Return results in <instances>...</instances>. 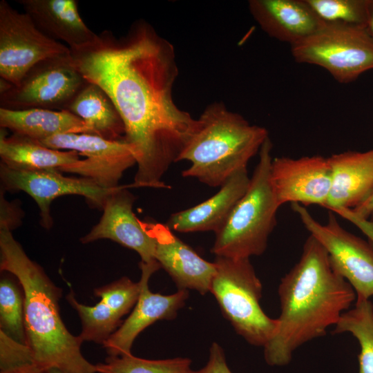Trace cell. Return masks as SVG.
<instances>
[{"mask_svg": "<svg viewBox=\"0 0 373 373\" xmlns=\"http://www.w3.org/2000/svg\"><path fill=\"white\" fill-rule=\"evenodd\" d=\"M70 55L84 79L103 88L120 114L137 165L132 185L169 188L162 178L197 126L173 99L178 75L173 46L138 19L124 36L104 30Z\"/></svg>", "mask_w": 373, "mask_h": 373, "instance_id": "6da1fadb", "label": "cell"}, {"mask_svg": "<svg viewBox=\"0 0 373 373\" xmlns=\"http://www.w3.org/2000/svg\"><path fill=\"white\" fill-rule=\"evenodd\" d=\"M278 293V325L263 347L264 359L272 367L287 365L298 348L325 335L356 299L352 286L333 269L325 249L310 234Z\"/></svg>", "mask_w": 373, "mask_h": 373, "instance_id": "7a4b0ae2", "label": "cell"}, {"mask_svg": "<svg viewBox=\"0 0 373 373\" xmlns=\"http://www.w3.org/2000/svg\"><path fill=\"white\" fill-rule=\"evenodd\" d=\"M0 268L15 276L24 296L26 344L35 364L46 370L97 373L81 352L82 339L66 327L59 314L61 290L41 267L31 260L12 232L0 230Z\"/></svg>", "mask_w": 373, "mask_h": 373, "instance_id": "3957f363", "label": "cell"}, {"mask_svg": "<svg viewBox=\"0 0 373 373\" xmlns=\"http://www.w3.org/2000/svg\"><path fill=\"white\" fill-rule=\"evenodd\" d=\"M268 137L265 128L251 124L222 102H213L197 119L196 128L179 156L178 161L191 163L182 175L220 187L236 172L247 168Z\"/></svg>", "mask_w": 373, "mask_h": 373, "instance_id": "277c9868", "label": "cell"}, {"mask_svg": "<svg viewBox=\"0 0 373 373\" xmlns=\"http://www.w3.org/2000/svg\"><path fill=\"white\" fill-rule=\"evenodd\" d=\"M272 147L268 137L259 151V161L247 191L216 233L211 252L216 256L249 259L266 250L280 207L269 181Z\"/></svg>", "mask_w": 373, "mask_h": 373, "instance_id": "5b68a950", "label": "cell"}, {"mask_svg": "<svg viewBox=\"0 0 373 373\" xmlns=\"http://www.w3.org/2000/svg\"><path fill=\"white\" fill-rule=\"evenodd\" d=\"M210 292L224 316L248 343L264 347L273 336L277 318L269 317L260 300L262 286L249 258L216 256Z\"/></svg>", "mask_w": 373, "mask_h": 373, "instance_id": "8992f818", "label": "cell"}, {"mask_svg": "<svg viewBox=\"0 0 373 373\" xmlns=\"http://www.w3.org/2000/svg\"><path fill=\"white\" fill-rule=\"evenodd\" d=\"M291 52L296 62L321 66L342 84L373 70V39L363 26L324 23Z\"/></svg>", "mask_w": 373, "mask_h": 373, "instance_id": "52a82bcc", "label": "cell"}, {"mask_svg": "<svg viewBox=\"0 0 373 373\" xmlns=\"http://www.w3.org/2000/svg\"><path fill=\"white\" fill-rule=\"evenodd\" d=\"M87 82L70 54L42 60L16 85L0 79V108L64 111Z\"/></svg>", "mask_w": 373, "mask_h": 373, "instance_id": "ba28073f", "label": "cell"}, {"mask_svg": "<svg viewBox=\"0 0 373 373\" xmlns=\"http://www.w3.org/2000/svg\"><path fill=\"white\" fill-rule=\"evenodd\" d=\"M304 227L327 251L333 269L354 289L356 302L373 296V245L344 229L332 212L326 224L298 203L291 204Z\"/></svg>", "mask_w": 373, "mask_h": 373, "instance_id": "9c48e42d", "label": "cell"}, {"mask_svg": "<svg viewBox=\"0 0 373 373\" xmlns=\"http://www.w3.org/2000/svg\"><path fill=\"white\" fill-rule=\"evenodd\" d=\"M70 54L68 47L54 40L6 0L0 1V77L17 84L38 62Z\"/></svg>", "mask_w": 373, "mask_h": 373, "instance_id": "30bf717a", "label": "cell"}, {"mask_svg": "<svg viewBox=\"0 0 373 373\" xmlns=\"http://www.w3.org/2000/svg\"><path fill=\"white\" fill-rule=\"evenodd\" d=\"M39 142L52 149L74 151L85 156L59 171L90 179L106 189L118 187L124 171L136 164L125 139L113 141L89 133H65Z\"/></svg>", "mask_w": 373, "mask_h": 373, "instance_id": "8fae6325", "label": "cell"}, {"mask_svg": "<svg viewBox=\"0 0 373 373\" xmlns=\"http://www.w3.org/2000/svg\"><path fill=\"white\" fill-rule=\"evenodd\" d=\"M59 170L21 171L0 164L1 188L10 192L23 191L32 197L39 209L40 224L49 229L53 225L50 215L52 202L66 195L84 197L90 207L103 209L114 189H106L93 180L69 177Z\"/></svg>", "mask_w": 373, "mask_h": 373, "instance_id": "7c38bea8", "label": "cell"}, {"mask_svg": "<svg viewBox=\"0 0 373 373\" xmlns=\"http://www.w3.org/2000/svg\"><path fill=\"white\" fill-rule=\"evenodd\" d=\"M269 181L277 203L325 207L331 189L332 171L327 157H278L272 160Z\"/></svg>", "mask_w": 373, "mask_h": 373, "instance_id": "4fadbf2b", "label": "cell"}, {"mask_svg": "<svg viewBox=\"0 0 373 373\" xmlns=\"http://www.w3.org/2000/svg\"><path fill=\"white\" fill-rule=\"evenodd\" d=\"M140 267V292L133 309L102 345L109 356L132 354V345L139 334L157 321L173 319L189 296L186 289H178L170 295L151 291L149 287V278L161 266L154 260L149 262L141 261Z\"/></svg>", "mask_w": 373, "mask_h": 373, "instance_id": "5bb4252c", "label": "cell"}, {"mask_svg": "<svg viewBox=\"0 0 373 373\" xmlns=\"http://www.w3.org/2000/svg\"><path fill=\"white\" fill-rule=\"evenodd\" d=\"M141 224L155 243L154 258L172 278L178 289L210 291L216 265L200 257L182 242L166 224L144 222Z\"/></svg>", "mask_w": 373, "mask_h": 373, "instance_id": "9a60e30c", "label": "cell"}, {"mask_svg": "<svg viewBox=\"0 0 373 373\" xmlns=\"http://www.w3.org/2000/svg\"><path fill=\"white\" fill-rule=\"evenodd\" d=\"M128 186H119L108 195L99 221L80 241L87 244L109 239L135 251L141 261L149 262L155 260V243L133 211L136 198Z\"/></svg>", "mask_w": 373, "mask_h": 373, "instance_id": "2e32d148", "label": "cell"}, {"mask_svg": "<svg viewBox=\"0 0 373 373\" xmlns=\"http://www.w3.org/2000/svg\"><path fill=\"white\" fill-rule=\"evenodd\" d=\"M327 158L332 182L325 208L333 212L352 209L373 193V149L347 151Z\"/></svg>", "mask_w": 373, "mask_h": 373, "instance_id": "e0dca14e", "label": "cell"}, {"mask_svg": "<svg viewBox=\"0 0 373 373\" xmlns=\"http://www.w3.org/2000/svg\"><path fill=\"white\" fill-rule=\"evenodd\" d=\"M248 4L252 17L265 33L290 46L324 25L305 0H251Z\"/></svg>", "mask_w": 373, "mask_h": 373, "instance_id": "ac0fdd59", "label": "cell"}, {"mask_svg": "<svg viewBox=\"0 0 373 373\" xmlns=\"http://www.w3.org/2000/svg\"><path fill=\"white\" fill-rule=\"evenodd\" d=\"M249 183L247 168L242 169L233 174L214 195L196 206L173 213L166 224L171 230L181 233H216L247 191Z\"/></svg>", "mask_w": 373, "mask_h": 373, "instance_id": "d6986e66", "label": "cell"}, {"mask_svg": "<svg viewBox=\"0 0 373 373\" xmlns=\"http://www.w3.org/2000/svg\"><path fill=\"white\" fill-rule=\"evenodd\" d=\"M24 12L44 35L75 50L93 42L97 35L83 21L75 0H19Z\"/></svg>", "mask_w": 373, "mask_h": 373, "instance_id": "ffe728a7", "label": "cell"}, {"mask_svg": "<svg viewBox=\"0 0 373 373\" xmlns=\"http://www.w3.org/2000/svg\"><path fill=\"white\" fill-rule=\"evenodd\" d=\"M0 126L12 133L41 141L65 133H89L86 124L67 111L0 108Z\"/></svg>", "mask_w": 373, "mask_h": 373, "instance_id": "44dd1931", "label": "cell"}, {"mask_svg": "<svg viewBox=\"0 0 373 373\" xmlns=\"http://www.w3.org/2000/svg\"><path fill=\"white\" fill-rule=\"evenodd\" d=\"M79 117L90 134L108 140L124 139L125 126L115 105L106 91L87 81L66 109Z\"/></svg>", "mask_w": 373, "mask_h": 373, "instance_id": "7402d4cb", "label": "cell"}, {"mask_svg": "<svg viewBox=\"0 0 373 373\" xmlns=\"http://www.w3.org/2000/svg\"><path fill=\"white\" fill-rule=\"evenodd\" d=\"M1 164L21 171L59 170L79 160L74 151H61L48 148L39 141L12 133L10 136L4 128L0 131Z\"/></svg>", "mask_w": 373, "mask_h": 373, "instance_id": "603a6c76", "label": "cell"}, {"mask_svg": "<svg viewBox=\"0 0 373 373\" xmlns=\"http://www.w3.org/2000/svg\"><path fill=\"white\" fill-rule=\"evenodd\" d=\"M350 333L358 341V373H373V303L370 300L355 302L345 312L334 326L332 334Z\"/></svg>", "mask_w": 373, "mask_h": 373, "instance_id": "cb8c5ba5", "label": "cell"}, {"mask_svg": "<svg viewBox=\"0 0 373 373\" xmlns=\"http://www.w3.org/2000/svg\"><path fill=\"white\" fill-rule=\"evenodd\" d=\"M66 299L81 319L82 332L79 336L83 342L103 345L122 323V317L101 300L94 306H88L79 303L73 291Z\"/></svg>", "mask_w": 373, "mask_h": 373, "instance_id": "d4e9b609", "label": "cell"}, {"mask_svg": "<svg viewBox=\"0 0 373 373\" xmlns=\"http://www.w3.org/2000/svg\"><path fill=\"white\" fill-rule=\"evenodd\" d=\"M191 360L176 357L150 360L133 354L109 356L104 363L95 364L97 373H189Z\"/></svg>", "mask_w": 373, "mask_h": 373, "instance_id": "484cf974", "label": "cell"}, {"mask_svg": "<svg viewBox=\"0 0 373 373\" xmlns=\"http://www.w3.org/2000/svg\"><path fill=\"white\" fill-rule=\"evenodd\" d=\"M0 327L9 337L26 344L23 292L8 278L0 282Z\"/></svg>", "mask_w": 373, "mask_h": 373, "instance_id": "4316f807", "label": "cell"}, {"mask_svg": "<svg viewBox=\"0 0 373 373\" xmlns=\"http://www.w3.org/2000/svg\"><path fill=\"white\" fill-rule=\"evenodd\" d=\"M325 24L365 26L368 0H305Z\"/></svg>", "mask_w": 373, "mask_h": 373, "instance_id": "83f0119b", "label": "cell"}, {"mask_svg": "<svg viewBox=\"0 0 373 373\" xmlns=\"http://www.w3.org/2000/svg\"><path fill=\"white\" fill-rule=\"evenodd\" d=\"M140 292V282L135 283L126 276L94 290L95 296L108 304L121 317L134 307Z\"/></svg>", "mask_w": 373, "mask_h": 373, "instance_id": "f1b7e54d", "label": "cell"}, {"mask_svg": "<svg viewBox=\"0 0 373 373\" xmlns=\"http://www.w3.org/2000/svg\"><path fill=\"white\" fill-rule=\"evenodd\" d=\"M35 364L30 348L0 331V372Z\"/></svg>", "mask_w": 373, "mask_h": 373, "instance_id": "f546056e", "label": "cell"}, {"mask_svg": "<svg viewBox=\"0 0 373 373\" xmlns=\"http://www.w3.org/2000/svg\"><path fill=\"white\" fill-rule=\"evenodd\" d=\"M4 192V190H1L0 230L5 229L12 231L21 225L24 213L19 202H9L6 200Z\"/></svg>", "mask_w": 373, "mask_h": 373, "instance_id": "4dcf8cb0", "label": "cell"}, {"mask_svg": "<svg viewBox=\"0 0 373 373\" xmlns=\"http://www.w3.org/2000/svg\"><path fill=\"white\" fill-rule=\"evenodd\" d=\"M189 373H233L229 367L225 354L221 346L216 342L211 344L206 365L198 370H191Z\"/></svg>", "mask_w": 373, "mask_h": 373, "instance_id": "1f68e13d", "label": "cell"}, {"mask_svg": "<svg viewBox=\"0 0 373 373\" xmlns=\"http://www.w3.org/2000/svg\"><path fill=\"white\" fill-rule=\"evenodd\" d=\"M354 216L363 220H368L373 211V193L363 203L352 209H348Z\"/></svg>", "mask_w": 373, "mask_h": 373, "instance_id": "d6a6232c", "label": "cell"}, {"mask_svg": "<svg viewBox=\"0 0 373 373\" xmlns=\"http://www.w3.org/2000/svg\"><path fill=\"white\" fill-rule=\"evenodd\" d=\"M350 221L356 225L366 235L368 241L373 245V225L371 222L368 220L360 219L356 217H352Z\"/></svg>", "mask_w": 373, "mask_h": 373, "instance_id": "836d02e7", "label": "cell"}, {"mask_svg": "<svg viewBox=\"0 0 373 373\" xmlns=\"http://www.w3.org/2000/svg\"><path fill=\"white\" fill-rule=\"evenodd\" d=\"M365 28L373 39V0H368L367 19Z\"/></svg>", "mask_w": 373, "mask_h": 373, "instance_id": "e575fe53", "label": "cell"}, {"mask_svg": "<svg viewBox=\"0 0 373 373\" xmlns=\"http://www.w3.org/2000/svg\"><path fill=\"white\" fill-rule=\"evenodd\" d=\"M0 373H46V372L36 364H33L10 371L0 372Z\"/></svg>", "mask_w": 373, "mask_h": 373, "instance_id": "d590c367", "label": "cell"}, {"mask_svg": "<svg viewBox=\"0 0 373 373\" xmlns=\"http://www.w3.org/2000/svg\"><path fill=\"white\" fill-rule=\"evenodd\" d=\"M46 373H67L59 368L51 367L46 370Z\"/></svg>", "mask_w": 373, "mask_h": 373, "instance_id": "8d00e7d4", "label": "cell"}, {"mask_svg": "<svg viewBox=\"0 0 373 373\" xmlns=\"http://www.w3.org/2000/svg\"><path fill=\"white\" fill-rule=\"evenodd\" d=\"M368 220L371 222V224L373 225V211L372 212Z\"/></svg>", "mask_w": 373, "mask_h": 373, "instance_id": "74e56055", "label": "cell"}]
</instances>
